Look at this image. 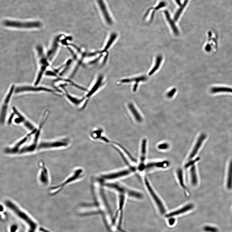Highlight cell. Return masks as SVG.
Here are the masks:
<instances>
[{
    "instance_id": "7c38bea8",
    "label": "cell",
    "mask_w": 232,
    "mask_h": 232,
    "mask_svg": "<svg viewBox=\"0 0 232 232\" xmlns=\"http://www.w3.org/2000/svg\"><path fill=\"white\" fill-rule=\"evenodd\" d=\"M105 78L103 74H100L97 77L93 83L88 90L87 93L84 96L86 99L87 103L90 98L100 91L105 84Z\"/></svg>"
},
{
    "instance_id": "6da1fadb",
    "label": "cell",
    "mask_w": 232,
    "mask_h": 232,
    "mask_svg": "<svg viewBox=\"0 0 232 232\" xmlns=\"http://www.w3.org/2000/svg\"><path fill=\"white\" fill-rule=\"evenodd\" d=\"M85 175L84 169L80 167L74 169L70 175L60 183L49 187L48 193L52 196L60 193L67 186L82 179Z\"/></svg>"
},
{
    "instance_id": "d6a6232c",
    "label": "cell",
    "mask_w": 232,
    "mask_h": 232,
    "mask_svg": "<svg viewBox=\"0 0 232 232\" xmlns=\"http://www.w3.org/2000/svg\"><path fill=\"white\" fill-rule=\"evenodd\" d=\"M176 91L177 90L176 88H173L172 89L167 93L166 95V97L169 98H172L175 94Z\"/></svg>"
},
{
    "instance_id": "3957f363",
    "label": "cell",
    "mask_w": 232,
    "mask_h": 232,
    "mask_svg": "<svg viewBox=\"0 0 232 232\" xmlns=\"http://www.w3.org/2000/svg\"><path fill=\"white\" fill-rule=\"evenodd\" d=\"M35 49L38 64V70L34 84L37 86L39 85L44 74L46 73L47 70L49 67L51 62L47 57L46 52L42 46L37 45Z\"/></svg>"
},
{
    "instance_id": "f546056e",
    "label": "cell",
    "mask_w": 232,
    "mask_h": 232,
    "mask_svg": "<svg viewBox=\"0 0 232 232\" xmlns=\"http://www.w3.org/2000/svg\"><path fill=\"white\" fill-rule=\"evenodd\" d=\"M165 14L167 19L168 20L170 26H171L174 34L176 35H179V32L178 30L177 29L173 20L170 18L169 13L168 12L166 11L165 12Z\"/></svg>"
},
{
    "instance_id": "5bb4252c",
    "label": "cell",
    "mask_w": 232,
    "mask_h": 232,
    "mask_svg": "<svg viewBox=\"0 0 232 232\" xmlns=\"http://www.w3.org/2000/svg\"><path fill=\"white\" fill-rule=\"evenodd\" d=\"M63 36L62 34H60L54 37L46 52L47 57L50 62L53 60L59 52L60 44L62 42L61 39Z\"/></svg>"
},
{
    "instance_id": "e575fe53",
    "label": "cell",
    "mask_w": 232,
    "mask_h": 232,
    "mask_svg": "<svg viewBox=\"0 0 232 232\" xmlns=\"http://www.w3.org/2000/svg\"><path fill=\"white\" fill-rule=\"evenodd\" d=\"M199 160V158H198L195 160H191V161H190L189 162H188L185 165V168H187L190 166H192L194 165L195 163L198 161Z\"/></svg>"
},
{
    "instance_id": "83f0119b",
    "label": "cell",
    "mask_w": 232,
    "mask_h": 232,
    "mask_svg": "<svg viewBox=\"0 0 232 232\" xmlns=\"http://www.w3.org/2000/svg\"><path fill=\"white\" fill-rule=\"evenodd\" d=\"M226 187L228 190L232 189V160L230 161L228 165Z\"/></svg>"
},
{
    "instance_id": "9c48e42d",
    "label": "cell",
    "mask_w": 232,
    "mask_h": 232,
    "mask_svg": "<svg viewBox=\"0 0 232 232\" xmlns=\"http://www.w3.org/2000/svg\"><path fill=\"white\" fill-rule=\"evenodd\" d=\"M15 85L12 84L9 87L7 93L3 99L1 105V122L2 125H4L7 120L8 110L13 95L14 94Z\"/></svg>"
},
{
    "instance_id": "52a82bcc",
    "label": "cell",
    "mask_w": 232,
    "mask_h": 232,
    "mask_svg": "<svg viewBox=\"0 0 232 232\" xmlns=\"http://www.w3.org/2000/svg\"><path fill=\"white\" fill-rule=\"evenodd\" d=\"M3 24L7 28L24 29H39L42 26L39 21H21L10 20H4Z\"/></svg>"
},
{
    "instance_id": "30bf717a",
    "label": "cell",
    "mask_w": 232,
    "mask_h": 232,
    "mask_svg": "<svg viewBox=\"0 0 232 232\" xmlns=\"http://www.w3.org/2000/svg\"><path fill=\"white\" fill-rule=\"evenodd\" d=\"M12 112L15 115L13 122L16 125H22L29 132L35 130L37 127L33 123L27 118L16 107H12Z\"/></svg>"
},
{
    "instance_id": "ba28073f",
    "label": "cell",
    "mask_w": 232,
    "mask_h": 232,
    "mask_svg": "<svg viewBox=\"0 0 232 232\" xmlns=\"http://www.w3.org/2000/svg\"><path fill=\"white\" fill-rule=\"evenodd\" d=\"M37 130V129L34 131L30 132L28 134L13 145L6 147L4 149L5 154L11 156L19 155L21 149L28 142L29 137L35 133Z\"/></svg>"
},
{
    "instance_id": "1f68e13d",
    "label": "cell",
    "mask_w": 232,
    "mask_h": 232,
    "mask_svg": "<svg viewBox=\"0 0 232 232\" xmlns=\"http://www.w3.org/2000/svg\"><path fill=\"white\" fill-rule=\"evenodd\" d=\"M204 231L207 232H218V230L216 228L210 226H206L203 228Z\"/></svg>"
},
{
    "instance_id": "2e32d148",
    "label": "cell",
    "mask_w": 232,
    "mask_h": 232,
    "mask_svg": "<svg viewBox=\"0 0 232 232\" xmlns=\"http://www.w3.org/2000/svg\"><path fill=\"white\" fill-rule=\"evenodd\" d=\"M62 89L64 94V96L70 103L76 107H80L83 104L84 105L87 103V100L84 97H78L74 96L69 93L67 90L65 85L61 84L60 86Z\"/></svg>"
},
{
    "instance_id": "f1b7e54d",
    "label": "cell",
    "mask_w": 232,
    "mask_h": 232,
    "mask_svg": "<svg viewBox=\"0 0 232 232\" xmlns=\"http://www.w3.org/2000/svg\"><path fill=\"white\" fill-rule=\"evenodd\" d=\"M211 92L216 93L221 92L231 93H232V88L226 87H216L211 89Z\"/></svg>"
},
{
    "instance_id": "ac0fdd59",
    "label": "cell",
    "mask_w": 232,
    "mask_h": 232,
    "mask_svg": "<svg viewBox=\"0 0 232 232\" xmlns=\"http://www.w3.org/2000/svg\"><path fill=\"white\" fill-rule=\"evenodd\" d=\"M148 79V77L145 76H142L138 77L132 78H121L117 82V84L120 85L122 84L130 83L132 82H135V83L133 87L132 90L134 92L137 91L138 86V83L141 81H145Z\"/></svg>"
},
{
    "instance_id": "836d02e7",
    "label": "cell",
    "mask_w": 232,
    "mask_h": 232,
    "mask_svg": "<svg viewBox=\"0 0 232 232\" xmlns=\"http://www.w3.org/2000/svg\"><path fill=\"white\" fill-rule=\"evenodd\" d=\"M169 145L168 143L165 142L159 144L158 146V148L161 150H166L169 148Z\"/></svg>"
},
{
    "instance_id": "d4e9b609",
    "label": "cell",
    "mask_w": 232,
    "mask_h": 232,
    "mask_svg": "<svg viewBox=\"0 0 232 232\" xmlns=\"http://www.w3.org/2000/svg\"><path fill=\"white\" fill-rule=\"evenodd\" d=\"M127 106L136 121L138 122H141L143 121V119L134 105L132 103H129L128 104Z\"/></svg>"
},
{
    "instance_id": "4dcf8cb0",
    "label": "cell",
    "mask_w": 232,
    "mask_h": 232,
    "mask_svg": "<svg viewBox=\"0 0 232 232\" xmlns=\"http://www.w3.org/2000/svg\"><path fill=\"white\" fill-rule=\"evenodd\" d=\"M162 59L163 57L161 56H159L157 57L155 65L153 67L152 70L150 71L149 74V76L152 75L159 69L162 62Z\"/></svg>"
},
{
    "instance_id": "5b68a950",
    "label": "cell",
    "mask_w": 232,
    "mask_h": 232,
    "mask_svg": "<svg viewBox=\"0 0 232 232\" xmlns=\"http://www.w3.org/2000/svg\"><path fill=\"white\" fill-rule=\"evenodd\" d=\"M70 139L63 137L51 140L40 141L38 146V151L67 148L71 144Z\"/></svg>"
},
{
    "instance_id": "ffe728a7",
    "label": "cell",
    "mask_w": 232,
    "mask_h": 232,
    "mask_svg": "<svg viewBox=\"0 0 232 232\" xmlns=\"http://www.w3.org/2000/svg\"><path fill=\"white\" fill-rule=\"evenodd\" d=\"M194 207V205L192 203L187 204L179 209L172 211L165 215L166 218L174 217L180 216L185 213L193 209Z\"/></svg>"
},
{
    "instance_id": "8992f818",
    "label": "cell",
    "mask_w": 232,
    "mask_h": 232,
    "mask_svg": "<svg viewBox=\"0 0 232 232\" xmlns=\"http://www.w3.org/2000/svg\"><path fill=\"white\" fill-rule=\"evenodd\" d=\"M50 87L40 86L39 85L30 84H21L15 86L14 94H19L25 93H48L54 94H57L60 91H56Z\"/></svg>"
},
{
    "instance_id": "4fadbf2b",
    "label": "cell",
    "mask_w": 232,
    "mask_h": 232,
    "mask_svg": "<svg viewBox=\"0 0 232 232\" xmlns=\"http://www.w3.org/2000/svg\"><path fill=\"white\" fill-rule=\"evenodd\" d=\"M115 192L117 193L123 194L127 197L136 199H142L144 198V196L141 193L130 188L123 184L119 182H117L115 185Z\"/></svg>"
},
{
    "instance_id": "7a4b0ae2",
    "label": "cell",
    "mask_w": 232,
    "mask_h": 232,
    "mask_svg": "<svg viewBox=\"0 0 232 232\" xmlns=\"http://www.w3.org/2000/svg\"><path fill=\"white\" fill-rule=\"evenodd\" d=\"M4 204L15 216L27 224L28 227V232H36L37 225L35 222L15 201L11 199L6 198L4 201Z\"/></svg>"
},
{
    "instance_id": "484cf974",
    "label": "cell",
    "mask_w": 232,
    "mask_h": 232,
    "mask_svg": "<svg viewBox=\"0 0 232 232\" xmlns=\"http://www.w3.org/2000/svg\"><path fill=\"white\" fill-rule=\"evenodd\" d=\"M177 175L180 185L186 193H189V190L187 188L184 180L183 174L182 170L179 169L177 170Z\"/></svg>"
},
{
    "instance_id": "9a60e30c",
    "label": "cell",
    "mask_w": 232,
    "mask_h": 232,
    "mask_svg": "<svg viewBox=\"0 0 232 232\" xmlns=\"http://www.w3.org/2000/svg\"><path fill=\"white\" fill-rule=\"evenodd\" d=\"M145 183L147 188L149 192L153 198V200L154 201L160 213L162 215L165 214L166 209L164 205L162 202V200L160 199L159 197L157 195L154 190L153 189L148 179H145Z\"/></svg>"
},
{
    "instance_id": "e0dca14e",
    "label": "cell",
    "mask_w": 232,
    "mask_h": 232,
    "mask_svg": "<svg viewBox=\"0 0 232 232\" xmlns=\"http://www.w3.org/2000/svg\"><path fill=\"white\" fill-rule=\"evenodd\" d=\"M90 137L94 140L100 141L106 144H111L112 141L105 135L103 129L98 128L92 130L90 133Z\"/></svg>"
},
{
    "instance_id": "4316f807",
    "label": "cell",
    "mask_w": 232,
    "mask_h": 232,
    "mask_svg": "<svg viewBox=\"0 0 232 232\" xmlns=\"http://www.w3.org/2000/svg\"><path fill=\"white\" fill-rule=\"evenodd\" d=\"M191 183L193 186H196L198 183L195 166H192L190 170Z\"/></svg>"
},
{
    "instance_id": "603a6c76",
    "label": "cell",
    "mask_w": 232,
    "mask_h": 232,
    "mask_svg": "<svg viewBox=\"0 0 232 232\" xmlns=\"http://www.w3.org/2000/svg\"><path fill=\"white\" fill-rule=\"evenodd\" d=\"M98 2L106 22L109 25H112L113 21L109 14L103 0H98Z\"/></svg>"
},
{
    "instance_id": "8fae6325",
    "label": "cell",
    "mask_w": 232,
    "mask_h": 232,
    "mask_svg": "<svg viewBox=\"0 0 232 232\" xmlns=\"http://www.w3.org/2000/svg\"><path fill=\"white\" fill-rule=\"evenodd\" d=\"M39 168L37 180L40 185L44 187L48 186L51 181L49 170L43 160H40L38 163Z\"/></svg>"
},
{
    "instance_id": "7402d4cb",
    "label": "cell",
    "mask_w": 232,
    "mask_h": 232,
    "mask_svg": "<svg viewBox=\"0 0 232 232\" xmlns=\"http://www.w3.org/2000/svg\"><path fill=\"white\" fill-rule=\"evenodd\" d=\"M169 165L168 161L150 162L145 165V170H150L154 168H166Z\"/></svg>"
},
{
    "instance_id": "277c9868",
    "label": "cell",
    "mask_w": 232,
    "mask_h": 232,
    "mask_svg": "<svg viewBox=\"0 0 232 232\" xmlns=\"http://www.w3.org/2000/svg\"><path fill=\"white\" fill-rule=\"evenodd\" d=\"M136 170L135 168H128L120 169L101 173L97 177V180L100 184L105 183L118 181L119 180L125 178Z\"/></svg>"
},
{
    "instance_id": "8d00e7d4",
    "label": "cell",
    "mask_w": 232,
    "mask_h": 232,
    "mask_svg": "<svg viewBox=\"0 0 232 232\" xmlns=\"http://www.w3.org/2000/svg\"><path fill=\"white\" fill-rule=\"evenodd\" d=\"M18 228V226L16 224H14L10 227V232H16Z\"/></svg>"
},
{
    "instance_id": "44dd1931",
    "label": "cell",
    "mask_w": 232,
    "mask_h": 232,
    "mask_svg": "<svg viewBox=\"0 0 232 232\" xmlns=\"http://www.w3.org/2000/svg\"><path fill=\"white\" fill-rule=\"evenodd\" d=\"M206 138V135L203 134L201 135L198 138L196 144L189 157V160H191L197 155L202 146L203 141Z\"/></svg>"
},
{
    "instance_id": "d590c367",
    "label": "cell",
    "mask_w": 232,
    "mask_h": 232,
    "mask_svg": "<svg viewBox=\"0 0 232 232\" xmlns=\"http://www.w3.org/2000/svg\"><path fill=\"white\" fill-rule=\"evenodd\" d=\"M168 222L169 226H172L175 223L176 219L174 217H170L169 218Z\"/></svg>"
},
{
    "instance_id": "d6986e66",
    "label": "cell",
    "mask_w": 232,
    "mask_h": 232,
    "mask_svg": "<svg viewBox=\"0 0 232 232\" xmlns=\"http://www.w3.org/2000/svg\"><path fill=\"white\" fill-rule=\"evenodd\" d=\"M146 144L147 140L145 138H144L142 140V142L140 163L138 167V169L140 171L145 170V165L144 163L146 158Z\"/></svg>"
},
{
    "instance_id": "cb8c5ba5",
    "label": "cell",
    "mask_w": 232,
    "mask_h": 232,
    "mask_svg": "<svg viewBox=\"0 0 232 232\" xmlns=\"http://www.w3.org/2000/svg\"><path fill=\"white\" fill-rule=\"evenodd\" d=\"M117 34L115 33H112L108 37L102 49L108 52V50L110 49L112 46L114 45L116 40H117Z\"/></svg>"
}]
</instances>
